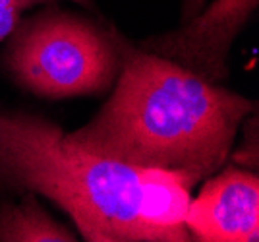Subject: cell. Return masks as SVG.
<instances>
[{
  "label": "cell",
  "instance_id": "4",
  "mask_svg": "<svg viewBox=\"0 0 259 242\" xmlns=\"http://www.w3.org/2000/svg\"><path fill=\"white\" fill-rule=\"evenodd\" d=\"M257 4L259 0H213L178 29L143 39L138 49L166 58L209 84H219L228 76L227 58L232 43Z\"/></svg>",
  "mask_w": 259,
  "mask_h": 242
},
{
  "label": "cell",
  "instance_id": "7",
  "mask_svg": "<svg viewBox=\"0 0 259 242\" xmlns=\"http://www.w3.org/2000/svg\"><path fill=\"white\" fill-rule=\"evenodd\" d=\"M51 2H58V0H0V41L14 31V27L20 23V18L27 8L37 4H51ZM70 2H76L87 10L97 12L95 0H70Z\"/></svg>",
  "mask_w": 259,
  "mask_h": 242
},
{
  "label": "cell",
  "instance_id": "3",
  "mask_svg": "<svg viewBox=\"0 0 259 242\" xmlns=\"http://www.w3.org/2000/svg\"><path fill=\"white\" fill-rule=\"evenodd\" d=\"M20 20L2 62L10 77L43 99L105 93L118 77L126 39L110 25L58 8L56 2Z\"/></svg>",
  "mask_w": 259,
  "mask_h": 242
},
{
  "label": "cell",
  "instance_id": "5",
  "mask_svg": "<svg viewBox=\"0 0 259 242\" xmlns=\"http://www.w3.org/2000/svg\"><path fill=\"white\" fill-rule=\"evenodd\" d=\"M213 176V175H211ZM184 225L203 242H255L259 238V178L230 167L209 178L190 198Z\"/></svg>",
  "mask_w": 259,
  "mask_h": 242
},
{
  "label": "cell",
  "instance_id": "2",
  "mask_svg": "<svg viewBox=\"0 0 259 242\" xmlns=\"http://www.w3.org/2000/svg\"><path fill=\"white\" fill-rule=\"evenodd\" d=\"M253 103L126 43L110 99L66 140L91 153L197 184L232 153Z\"/></svg>",
  "mask_w": 259,
  "mask_h": 242
},
{
  "label": "cell",
  "instance_id": "6",
  "mask_svg": "<svg viewBox=\"0 0 259 242\" xmlns=\"http://www.w3.org/2000/svg\"><path fill=\"white\" fill-rule=\"evenodd\" d=\"M76 234L60 225L29 192L18 204L0 206V242H74Z\"/></svg>",
  "mask_w": 259,
  "mask_h": 242
},
{
  "label": "cell",
  "instance_id": "8",
  "mask_svg": "<svg viewBox=\"0 0 259 242\" xmlns=\"http://www.w3.org/2000/svg\"><path fill=\"white\" fill-rule=\"evenodd\" d=\"M207 4V0H182V22L190 20Z\"/></svg>",
  "mask_w": 259,
  "mask_h": 242
},
{
  "label": "cell",
  "instance_id": "1",
  "mask_svg": "<svg viewBox=\"0 0 259 242\" xmlns=\"http://www.w3.org/2000/svg\"><path fill=\"white\" fill-rule=\"evenodd\" d=\"M0 180L53 199L85 240H192V180L91 153L41 116L0 112Z\"/></svg>",
  "mask_w": 259,
  "mask_h": 242
}]
</instances>
